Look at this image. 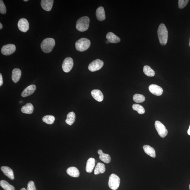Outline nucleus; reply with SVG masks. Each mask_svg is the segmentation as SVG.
<instances>
[{
    "mask_svg": "<svg viewBox=\"0 0 190 190\" xmlns=\"http://www.w3.org/2000/svg\"><path fill=\"white\" fill-rule=\"evenodd\" d=\"M158 34L160 44L165 46L167 44L168 39V31L165 24L162 23L159 25Z\"/></svg>",
    "mask_w": 190,
    "mask_h": 190,
    "instance_id": "1",
    "label": "nucleus"
},
{
    "mask_svg": "<svg viewBox=\"0 0 190 190\" xmlns=\"http://www.w3.org/2000/svg\"><path fill=\"white\" fill-rule=\"evenodd\" d=\"M55 45V40L53 38H47L44 39L41 43V47L43 51L48 53L53 50Z\"/></svg>",
    "mask_w": 190,
    "mask_h": 190,
    "instance_id": "2",
    "label": "nucleus"
},
{
    "mask_svg": "<svg viewBox=\"0 0 190 190\" xmlns=\"http://www.w3.org/2000/svg\"><path fill=\"white\" fill-rule=\"evenodd\" d=\"M89 18L88 17H82L77 21L76 28L80 32L86 31L89 28Z\"/></svg>",
    "mask_w": 190,
    "mask_h": 190,
    "instance_id": "3",
    "label": "nucleus"
},
{
    "mask_svg": "<svg viewBox=\"0 0 190 190\" xmlns=\"http://www.w3.org/2000/svg\"><path fill=\"white\" fill-rule=\"evenodd\" d=\"M91 42L86 38H83L78 40L75 43L76 49L78 51H84L89 48Z\"/></svg>",
    "mask_w": 190,
    "mask_h": 190,
    "instance_id": "4",
    "label": "nucleus"
},
{
    "mask_svg": "<svg viewBox=\"0 0 190 190\" xmlns=\"http://www.w3.org/2000/svg\"><path fill=\"white\" fill-rule=\"evenodd\" d=\"M120 178L115 174L111 175L108 180V186L110 188L113 190L118 189L120 186Z\"/></svg>",
    "mask_w": 190,
    "mask_h": 190,
    "instance_id": "5",
    "label": "nucleus"
},
{
    "mask_svg": "<svg viewBox=\"0 0 190 190\" xmlns=\"http://www.w3.org/2000/svg\"><path fill=\"white\" fill-rule=\"evenodd\" d=\"M155 125L159 136L162 138H164L167 136L168 133V130L162 123L160 121H156Z\"/></svg>",
    "mask_w": 190,
    "mask_h": 190,
    "instance_id": "6",
    "label": "nucleus"
},
{
    "mask_svg": "<svg viewBox=\"0 0 190 190\" xmlns=\"http://www.w3.org/2000/svg\"><path fill=\"white\" fill-rule=\"evenodd\" d=\"M104 62L99 59H97L89 64V69L91 72H96L98 70L103 67Z\"/></svg>",
    "mask_w": 190,
    "mask_h": 190,
    "instance_id": "7",
    "label": "nucleus"
},
{
    "mask_svg": "<svg viewBox=\"0 0 190 190\" xmlns=\"http://www.w3.org/2000/svg\"><path fill=\"white\" fill-rule=\"evenodd\" d=\"M16 47L15 45L9 44L4 45L1 49L2 53L4 55H11L15 51Z\"/></svg>",
    "mask_w": 190,
    "mask_h": 190,
    "instance_id": "8",
    "label": "nucleus"
},
{
    "mask_svg": "<svg viewBox=\"0 0 190 190\" xmlns=\"http://www.w3.org/2000/svg\"><path fill=\"white\" fill-rule=\"evenodd\" d=\"M74 65L73 59L68 57L64 60L62 65L63 70L64 72H69L72 69Z\"/></svg>",
    "mask_w": 190,
    "mask_h": 190,
    "instance_id": "9",
    "label": "nucleus"
},
{
    "mask_svg": "<svg viewBox=\"0 0 190 190\" xmlns=\"http://www.w3.org/2000/svg\"><path fill=\"white\" fill-rule=\"evenodd\" d=\"M29 23L25 18H21L18 21V27L21 32H27L29 29Z\"/></svg>",
    "mask_w": 190,
    "mask_h": 190,
    "instance_id": "10",
    "label": "nucleus"
},
{
    "mask_svg": "<svg viewBox=\"0 0 190 190\" xmlns=\"http://www.w3.org/2000/svg\"><path fill=\"white\" fill-rule=\"evenodd\" d=\"M149 91L152 94L157 96H160L162 94L163 89L158 86L155 84H152L149 87Z\"/></svg>",
    "mask_w": 190,
    "mask_h": 190,
    "instance_id": "11",
    "label": "nucleus"
},
{
    "mask_svg": "<svg viewBox=\"0 0 190 190\" xmlns=\"http://www.w3.org/2000/svg\"><path fill=\"white\" fill-rule=\"evenodd\" d=\"M53 0H42L41 6L43 9L47 11H50L53 6Z\"/></svg>",
    "mask_w": 190,
    "mask_h": 190,
    "instance_id": "12",
    "label": "nucleus"
},
{
    "mask_svg": "<svg viewBox=\"0 0 190 190\" xmlns=\"http://www.w3.org/2000/svg\"><path fill=\"white\" fill-rule=\"evenodd\" d=\"M36 86L34 85L29 86L24 90L21 96L23 97H25L32 94L36 89Z\"/></svg>",
    "mask_w": 190,
    "mask_h": 190,
    "instance_id": "13",
    "label": "nucleus"
},
{
    "mask_svg": "<svg viewBox=\"0 0 190 190\" xmlns=\"http://www.w3.org/2000/svg\"><path fill=\"white\" fill-rule=\"evenodd\" d=\"M92 96L97 101L99 102L103 101L104 99V96L100 90L94 89L91 92Z\"/></svg>",
    "mask_w": 190,
    "mask_h": 190,
    "instance_id": "14",
    "label": "nucleus"
},
{
    "mask_svg": "<svg viewBox=\"0 0 190 190\" xmlns=\"http://www.w3.org/2000/svg\"><path fill=\"white\" fill-rule=\"evenodd\" d=\"M106 37L108 41L111 43H118L120 41V38L113 32H108L106 35Z\"/></svg>",
    "mask_w": 190,
    "mask_h": 190,
    "instance_id": "15",
    "label": "nucleus"
},
{
    "mask_svg": "<svg viewBox=\"0 0 190 190\" xmlns=\"http://www.w3.org/2000/svg\"><path fill=\"white\" fill-rule=\"evenodd\" d=\"M1 170L5 175L11 180L14 179L13 171L10 168L6 166H3L1 168Z\"/></svg>",
    "mask_w": 190,
    "mask_h": 190,
    "instance_id": "16",
    "label": "nucleus"
},
{
    "mask_svg": "<svg viewBox=\"0 0 190 190\" xmlns=\"http://www.w3.org/2000/svg\"><path fill=\"white\" fill-rule=\"evenodd\" d=\"M22 74V72L20 69L17 68L14 69L13 70L12 79L14 82H17L20 80Z\"/></svg>",
    "mask_w": 190,
    "mask_h": 190,
    "instance_id": "17",
    "label": "nucleus"
},
{
    "mask_svg": "<svg viewBox=\"0 0 190 190\" xmlns=\"http://www.w3.org/2000/svg\"><path fill=\"white\" fill-rule=\"evenodd\" d=\"M97 19L99 21H103L105 20L106 16L103 7L100 6L97 9L96 12Z\"/></svg>",
    "mask_w": 190,
    "mask_h": 190,
    "instance_id": "18",
    "label": "nucleus"
},
{
    "mask_svg": "<svg viewBox=\"0 0 190 190\" xmlns=\"http://www.w3.org/2000/svg\"><path fill=\"white\" fill-rule=\"evenodd\" d=\"M96 161L93 158H90L87 160L86 170L87 173L92 172L95 167Z\"/></svg>",
    "mask_w": 190,
    "mask_h": 190,
    "instance_id": "19",
    "label": "nucleus"
},
{
    "mask_svg": "<svg viewBox=\"0 0 190 190\" xmlns=\"http://www.w3.org/2000/svg\"><path fill=\"white\" fill-rule=\"evenodd\" d=\"M98 153L99 155V159L104 162L106 163H110L111 161V158L110 155L108 154L103 153L101 150H99Z\"/></svg>",
    "mask_w": 190,
    "mask_h": 190,
    "instance_id": "20",
    "label": "nucleus"
},
{
    "mask_svg": "<svg viewBox=\"0 0 190 190\" xmlns=\"http://www.w3.org/2000/svg\"><path fill=\"white\" fill-rule=\"evenodd\" d=\"M67 174L74 177H78L79 176L80 172L77 168L74 167H70L66 170Z\"/></svg>",
    "mask_w": 190,
    "mask_h": 190,
    "instance_id": "21",
    "label": "nucleus"
},
{
    "mask_svg": "<svg viewBox=\"0 0 190 190\" xmlns=\"http://www.w3.org/2000/svg\"><path fill=\"white\" fill-rule=\"evenodd\" d=\"M144 150L147 155L152 158L156 157V153L155 149L153 147L149 145H144L143 146Z\"/></svg>",
    "mask_w": 190,
    "mask_h": 190,
    "instance_id": "22",
    "label": "nucleus"
},
{
    "mask_svg": "<svg viewBox=\"0 0 190 190\" xmlns=\"http://www.w3.org/2000/svg\"><path fill=\"white\" fill-rule=\"evenodd\" d=\"M106 168L105 165L103 163L99 162L97 164L94 171V174L95 175H98L99 174H103L105 172Z\"/></svg>",
    "mask_w": 190,
    "mask_h": 190,
    "instance_id": "23",
    "label": "nucleus"
},
{
    "mask_svg": "<svg viewBox=\"0 0 190 190\" xmlns=\"http://www.w3.org/2000/svg\"><path fill=\"white\" fill-rule=\"evenodd\" d=\"M34 109V106L31 103H28L22 107L21 109V111L23 113L31 114L33 113Z\"/></svg>",
    "mask_w": 190,
    "mask_h": 190,
    "instance_id": "24",
    "label": "nucleus"
},
{
    "mask_svg": "<svg viewBox=\"0 0 190 190\" xmlns=\"http://www.w3.org/2000/svg\"><path fill=\"white\" fill-rule=\"evenodd\" d=\"M75 115L74 112H73L69 113L66 117V122L69 125H72L75 122Z\"/></svg>",
    "mask_w": 190,
    "mask_h": 190,
    "instance_id": "25",
    "label": "nucleus"
},
{
    "mask_svg": "<svg viewBox=\"0 0 190 190\" xmlns=\"http://www.w3.org/2000/svg\"><path fill=\"white\" fill-rule=\"evenodd\" d=\"M0 185L4 190H15V188L12 185L9 184L6 180H1Z\"/></svg>",
    "mask_w": 190,
    "mask_h": 190,
    "instance_id": "26",
    "label": "nucleus"
},
{
    "mask_svg": "<svg viewBox=\"0 0 190 190\" xmlns=\"http://www.w3.org/2000/svg\"><path fill=\"white\" fill-rule=\"evenodd\" d=\"M143 72L145 74L150 77H154L155 75V72L148 66H144Z\"/></svg>",
    "mask_w": 190,
    "mask_h": 190,
    "instance_id": "27",
    "label": "nucleus"
},
{
    "mask_svg": "<svg viewBox=\"0 0 190 190\" xmlns=\"http://www.w3.org/2000/svg\"><path fill=\"white\" fill-rule=\"evenodd\" d=\"M43 122L48 124H52L55 120V117L52 115H47L43 118Z\"/></svg>",
    "mask_w": 190,
    "mask_h": 190,
    "instance_id": "28",
    "label": "nucleus"
},
{
    "mask_svg": "<svg viewBox=\"0 0 190 190\" xmlns=\"http://www.w3.org/2000/svg\"><path fill=\"white\" fill-rule=\"evenodd\" d=\"M133 100L136 103H142L145 101V97L143 95L136 94L133 96Z\"/></svg>",
    "mask_w": 190,
    "mask_h": 190,
    "instance_id": "29",
    "label": "nucleus"
},
{
    "mask_svg": "<svg viewBox=\"0 0 190 190\" xmlns=\"http://www.w3.org/2000/svg\"><path fill=\"white\" fill-rule=\"evenodd\" d=\"M132 108L133 110L137 111L138 113L139 114H143L145 112L143 107L138 104H133Z\"/></svg>",
    "mask_w": 190,
    "mask_h": 190,
    "instance_id": "30",
    "label": "nucleus"
},
{
    "mask_svg": "<svg viewBox=\"0 0 190 190\" xmlns=\"http://www.w3.org/2000/svg\"><path fill=\"white\" fill-rule=\"evenodd\" d=\"M188 0H179L178 1V6L179 9H182L184 8L188 3Z\"/></svg>",
    "mask_w": 190,
    "mask_h": 190,
    "instance_id": "31",
    "label": "nucleus"
},
{
    "mask_svg": "<svg viewBox=\"0 0 190 190\" xmlns=\"http://www.w3.org/2000/svg\"><path fill=\"white\" fill-rule=\"evenodd\" d=\"M6 12V9L5 5L2 0L0 1V13L2 14H5Z\"/></svg>",
    "mask_w": 190,
    "mask_h": 190,
    "instance_id": "32",
    "label": "nucleus"
},
{
    "mask_svg": "<svg viewBox=\"0 0 190 190\" xmlns=\"http://www.w3.org/2000/svg\"><path fill=\"white\" fill-rule=\"evenodd\" d=\"M27 189V190H36L34 182L31 180L28 182Z\"/></svg>",
    "mask_w": 190,
    "mask_h": 190,
    "instance_id": "33",
    "label": "nucleus"
},
{
    "mask_svg": "<svg viewBox=\"0 0 190 190\" xmlns=\"http://www.w3.org/2000/svg\"><path fill=\"white\" fill-rule=\"evenodd\" d=\"M3 84V77H2V75L1 74H0V86H1Z\"/></svg>",
    "mask_w": 190,
    "mask_h": 190,
    "instance_id": "34",
    "label": "nucleus"
},
{
    "mask_svg": "<svg viewBox=\"0 0 190 190\" xmlns=\"http://www.w3.org/2000/svg\"><path fill=\"white\" fill-rule=\"evenodd\" d=\"M187 132H188V134L189 135H190V125L189 126V129L188 130Z\"/></svg>",
    "mask_w": 190,
    "mask_h": 190,
    "instance_id": "35",
    "label": "nucleus"
},
{
    "mask_svg": "<svg viewBox=\"0 0 190 190\" xmlns=\"http://www.w3.org/2000/svg\"><path fill=\"white\" fill-rule=\"evenodd\" d=\"M2 28H3V25H2V24L1 23H0V29H2Z\"/></svg>",
    "mask_w": 190,
    "mask_h": 190,
    "instance_id": "36",
    "label": "nucleus"
},
{
    "mask_svg": "<svg viewBox=\"0 0 190 190\" xmlns=\"http://www.w3.org/2000/svg\"><path fill=\"white\" fill-rule=\"evenodd\" d=\"M21 190H27V189H26L25 188H22V189H21Z\"/></svg>",
    "mask_w": 190,
    "mask_h": 190,
    "instance_id": "37",
    "label": "nucleus"
},
{
    "mask_svg": "<svg viewBox=\"0 0 190 190\" xmlns=\"http://www.w3.org/2000/svg\"><path fill=\"white\" fill-rule=\"evenodd\" d=\"M106 43L107 44H108L110 43V42H109L108 41H107Z\"/></svg>",
    "mask_w": 190,
    "mask_h": 190,
    "instance_id": "38",
    "label": "nucleus"
},
{
    "mask_svg": "<svg viewBox=\"0 0 190 190\" xmlns=\"http://www.w3.org/2000/svg\"><path fill=\"white\" fill-rule=\"evenodd\" d=\"M24 1L25 2H27L28 1V0H24Z\"/></svg>",
    "mask_w": 190,
    "mask_h": 190,
    "instance_id": "39",
    "label": "nucleus"
},
{
    "mask_svg": "<svg viewBox=\"0 0 190 190\" xmlns=\"http://www.w3.org/2000/svg\"><path fill=\"white\" fill-rule=\"evenodd\" d=\"M189 46L190 47V41H189Z\"/></svg>",
    "mask_w": 190,
    "mask_h": 190,
    "instance_id": "40",
    "label": "nucleus"
},
{
    "mask_svg": "<svg viewBox=\"0 0 190 190\" xmlns=\"http://www.w3.org/2000/svg\"><path fill=\"white\" fill-rule=\"evenodd\" d=\"M189 189H190V185H189Z\"/></svg>",
    "mask_w": 190,
    "mask_h": 190,
    "instance_id": "41",
    "label": "nucleus"
}]
</instances>
